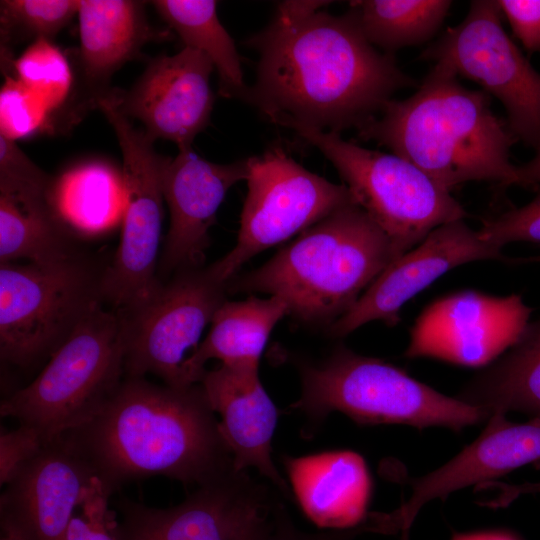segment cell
Returning <instances> with one entry per match:
<instances>
[{
	"instance_id": "37",
	"label": "cell",
	"mask_w": 540,
	"mask_h": 540,
	"mask_svg": "<svg viewBox=\"0 0 540 540\" xmlns=\"http://www.w3.org/2000/svg\"><path fill=\"white\" fill-rule=\"evenodd\" d=\"M540 184V150L533 159L517 166V185L528 187Z\"/></svg>"
},
{
	"instance_id": "41",
	"label": "cell",
	"mask_w": 540,
	"mask_h": 540,
	"mask_svg": "<svg viewBox=\"0 0 540 540\" xmlns=\"http://www.w3.org/2000/svg\"><path fill=\"white\" fill-rule=\"evenodd\" d=\"M409 529L410 526H404L401 531V540H409Z\"/></svg>"
},
{
	"instance_id": "40",
	"label": "cell",
	"mask_w": 540,
	"mask_h": 540,
	"mask_svg": "<svg viewBox=\"0 0 540 540\" xmlns=\"http://www.w3.org/2000/svg\"><path fill=\"white\" fill-rule=\"evenodd\" d=\"M0 540H23V539L13 533L1 532Z\"/></svg>"
},
{
	"instance_id": "25",
	"label": "cell",
	"mask_w": 540,
	"mask_h": 540,
	"mask_svg": "<svg viewBox=\"0 0 540 540\" xmlns=\"http://www.w3.org/2000/svg\"><path fill=\"white\" fill-rule=\"evenodd\" d=\"M50 194L0 193V263H50L79 251Z\"/></svg>"
},
{
	"instance_id": "42",
	"label": "cell",
	"mask_w": 540,
	"mask_h": 540,
	"mask_svg": "<svg viewBox=\"0 0 540 540\" xmlns=\"http://www.w3.org/2000/svg\"><path fill=\"white\" fill-rule=\"evenodd\" d=\"M531 260H533V261H537V262H540V256H538V257H534V258H532Z\"/></svg>"
},
{
	"instance_id": "1",
	"label": "cell",
	"mask_w": 540,
	"mask_h": 540,
	"mask_svg": "<svg viewBox=\"0 0 540 540\" xmlns=\"http://www.w3.org/2000/svg\"><path fill=\"white\" fill-rule=\"evenodd\" d=\"M327 1H284L270 24L245 45L257 51L256 80L245 102L280 126L339 133L377 116L414 80L392 54L379 52L345 13Z\"/></svg>"
},
{
	"instance_id": "30",
	"label": "cell",
	"mask_w": 540,
	"mask_h": 540,
	"mask_svg": "<svg viewBox=\"0 0 540 540\" xmlns=\"http://www.w3.org/2000/svg\"><path fill=\"white\" fill-rule=\"evenodd\" d=\"M12 76L43 101L51 116L66 102L73 82L68 57L50 39L31 42L15 59Z\"/></svg>"
},
{
	"instance_id": "10",
	"label": "cell",
	"mask_w": 540,
	"mask_h": 540,
	"mask_svg": "<svg viewBox=\"0 0 540 540\" xmlns=\"http://www.w3.org/2000/svg\"><path fill=\"white\" fill-rule=\"evenodd\" d=\"M248 192L235 246L209 268L224 282L258 253L356 203L345 184L305 169L278 144L247 158Z\"/></svg>"
},
{
	"instance_id": "4",
	"label": "cell",
	"mask_w": 540,
	"mask_h": 540,
	"mask_svg": "<svg viewBox=\"0 0 540 540\" xmlns=\"http://www.w3.org/2000/svg\"><path fill=\"white\" fill-rule=\"evenodd\" d=\"M398 257L384 231L351 203L302 231L259 268L230 279L227 291L277 296L295 319L330 326Z\"/></svg>"
},
{
	"instance_id": "19",
	"label": "cell",
	"mask_w": 540,
	"mask_h": 540,
	"mask_svg": "<svg viewBox=\"0 0 540 540\" xmlns=\"http://www.w3.org/2000/svg\"><path fill=\"white\" fill-rule=\"evenodd\" d=\"M243 472L232 471L198 486L181 503L157 508L120 498L118 540H232L249 522L266 512Z\"/></svg>"
},
{
	"instance_id": "5",
	"label": "cell",
	"mask_w": 540,
	"mask_h": 540,
	"mask_svg": "<svg viewBox=\"0 0 540 540\" xmlns=\"http://www.w3.org/2000/svg\"><path fill=\"white\" fill-rule=\"evenodd\" d=\"M124 328L118 310L92 311L37 377L0 404L2 417L34 430L44 443L91 421L124 379Z\"/></svg>"
},
{
	"instance_id": "24",
	"label": "cell",
	"mask_w": 540,
	"mask_h": 540,
	"mask_svg": "<svg viewBox=\"0 0 540 540\" xmlns=\"http://www.w3.org/2000/svg\"><path fill=\"white\" fill-rule=\"evenodd\" d=\"M457 398L490 416L516 411L540 419V317L530 321L508 352L475 376Z\"/></svg>"
},
{
	"instance_id": "22",
	"label": "cell",
	"mask_w": 540,
	"mask_h": 540,
	"mask_svg": "<svg viewBox=\"0 0 540 540\" xmlns=\"http://www.w3.org/2000/svg\"><path fill=\"white\" fill-rule=\"evenodd\" d=\"M285 463L293 493L315 525L343 529L365 519L372 483L362 456L337 450L287 458Z\"/></svg>"
},
{
	"instance_id": "29",
	"label": "cell",
	"mask_w": 540,
	"mask_h": 540,
	"mask_svg": "<svg viewBox=\"0 0 540 540\" xmlns=\"http://www.w3.org/2000/svg\"><path fill=\"white\" fill-rule=\"evenodd\" d=\"M80 0H1V60H10L12 47L50 39L78 14Z\"/></svg>"
},
{
	"instance_id": "36",
	"label": "cell",
	"mask_w": 540,
	"mask_h": 540,
	"mask_svg": "<svg viewBox=\"0 0 540 540\" xmlns=\"http://www.w3.org/2000/svg\"><path fill=\"white\" fill-rule=\"evenodd\" d=\"M513 33L530 53H540V0H499Z\"/></svg>"
},
{
	"instance_id": "6",
	"label": "cell",
	"mask_w": 540,
	"mask_h": 540,
	"mask_svg": "<svg viewBox=\"0 0 540 540\" xmlns=\"http://www.w3.org/2000/svg\"><path fill=\"white\" fill-rule=\"evenodd\" d=\"M301 396L293 405L310 419L339 411L361 424L446 427L459 431L490 418L383 360L340 347L324 362L300 366Z\"/></svg>"
},
{
	"instance_id": "20",
	"label": "cell",
	"mask_w": 540,
	"mask_h": 540,
	"mask_svg": "<svg viewBox=\"0 0 540 540\" xmlns=\"http://www.w3.org/2000/svg\"><path fill=\"white\" fill-rule=\"evenodd\" d=\"M538 460L540 419L515 423L503 414H494L474 442L438 469L412 481V493L406 503L385 514L387 526L391 531L411 526L427 502Z\"/></svg>"
},
{
	"instance_id": "3",
	"label": "cell",
	"mask_w": 540,
	"mask_h": 540,
	"mask_svg": "<svg viewBox=\"0 0 540 540\" xmlns=\"http://www.w3.org/2000/svg\"><path fill=\"white\" fill-rule=\"evenodd\" d=\"M411 162L451 191L469 181L517 185L510 149L517 141L491 109L484 91L470 90L446 64L436 62L418 90L389 100L380 116L357 129Z\"/></svg>"
},
{
	"instance_id": "17",
	"label": "cell",
	"mask_w": 540,
	"mask_h": 540,
	"mask_svg": "<svg viewBox=\"0 0 540 540\" xmlns=\"http://www.w3.org/2000/svg\"><path fill=\"white\" fill-rule=\"evenodd\" d=\"M94 474L67 433L45 443L4 486L1 532L23 540H65Z\"/></svg>"
},
{
	"instance_id": "11",
	"label": "cell",
	"mask_w": 540,
	"mask_h": 540,
	"mask_svg": "<svg viewBox=\"0 0 540 540\" xmlns=\"http://www.w3.org/2000/svg\"><path fill=\"white\" fill-rule=\"evenodd\" d=\"M497 1L475 0L464 20L449 27L421 58L448 65L478 83L506 109L517 140L540 150V73L502 27Z\"/></svg>"
},
{
	"instance_id": "9",
	"label": "cell",
	"mask_w": 540,
	"mask_h": 540,
	"mask_svg": "<svg viewBox=\"0 0 540 540\" xmlns=\"http://www.w3.org/2000/svg\"><path fill=\"white\" fill-rule=\"evenodd\" d=\"M114 129L122 152L125 210L120 242L103 277L104 302L114 310L135 308L160 286L158 255L162 238V176L168 157L154 140L133 126L110 96L98 106Z\"/></svg>"
},
{
	"instance_id": "7",
	"label": "cell",
	"mask_w": 540,
	"mask_h": 540,
	"mask_svg": "<svg viewBox=\"0 0 540 540\" xmlns=\"http://www.w3.org/2000/svg\"><path fill=\"white\" fill-rule=\"evenodd\" d=\"M106 266L78 252L50 263H0V357L19 368L53 353L104 305Z\"/></svg>"
},
{
	"instance_id": "14",
	"label": "cell",
	"mask_w": 540,
	"mask_h": 540,
	"mask_svg": "<svg viewBox=\"0 0 540 540\" xmlns=\"http://www.w3.org/2000/svg\"><path fill=\"white\" fill-rule=\"evenodd\" d=\"M532 311L518 294L498 297L474 290L450 294L416 319L405 356L467 367L489 365L518 341Z\"/></svg>"
},
{
	"instance_id": "12",
	"label": "cell",
	"mask_w": 540,
	"mask_h": 540,
	"mask_svg": "<svg viewBox=\"0 0 540 540\" xmlns=\"http://www.w3.org/2000/svg\"><path fill=\"white\" fill-rule=\"evenodd\" d=\"M227 285L209 266L185 269L162 281L141 305L118 310L124 328V377L153 374L166 385L185 387L186 354L198 347L205 327L226 301Z\"/></svg>"
},
{
	"instance_id": "34",
	"label": "cell",
	"mask_w": 540,
	"mask_h": 540,
	"mask_svg": "<svg viewBox=\"0 0 540 540\" xmlns=\"http://www.w3.org/2000/svg\"><path fill=\"white\" fill-rule=\"evenodd\" d=\"M478 232L500 248L519 241L540 243V192L528 204L485 220Z\"/></svg>"
},
{
	"instance_id": "23",
	"label": "cell",
	"mask_w": 540,
	"mask_h": 540,
	"mask_svg": "<svg viewBox=\"0 0 540 540\" xmlns=\"http://www.w3.org/2000/svg\"><path fill=\"white\" fill-rule=\"evenodd\" d=\"M285 315L288 307L277 296L226 300L215 313L204 341L182 364L183 385L199 383L205 364L211 359H218L223 365H259L273 328Z\"/></svg>"
},
{
	"instance_id": "21",
	"label": "cell",
	"mask_w": 540,
	"mask_h": 540,
	"mask_svg": "<svg viewBox=\"0 0 540 540\" xmlns=\"http://www.w3.org/2000/svg\"><path fill=\"white\" fill-rule=\"evenodd\" d=\"M259 365H223L205 370L199 384L215 413L219 430L232 456L235 472L253 467L287 492L271 458L278 411L264 389Z\"/></svg>"
},
{
	"instance_id": "31",
	"label": "cell",
	"mask_w": 540,
	"mask_h": 540,
	"mask_svg": "<svg viewBox=\"0 0 540 540\" xmlns=\"http://www.w3.org/2000/svg\"><path fill=\"white\" fill-rule=\"evenodd\" d=\"M51 112L15 76H6L0 90V135L16 141L47 132Z\"/></svg>"
},
{
	"instance_id": "16",
	"label": "cell",
	"mask_w": 540,
	"mask_h": 540,
	"mask_svg": "<svg viewBox=\"0 0 540 540\" xmlns=\"http://www.w3.org/2000/svg\"><path fill=\"white\" fill-rule=\"evenodd\" d=\"M505 259L502 248L482 239L464 219L443 224L392 262L355 305L329 326V333L343 337L376 320L394 326L402 306L446 272L469 262Z\"/></svg>"
},
{
	"instance_id": "38",
	"label": "cell",
	"mask_w": 540,
	"mask_h": 540,
	"mask_svg": "<svg viewBox=\"0 0 540 540\" xmlns=\"http://www.w3.org/2000/svg\"><path fill=\"white\" fill-rule=\"evenodd\" d=\"M266 512L244 526L232 540H267Z\"/></svg>"
},
{
	"instance_id": "18",
	"label": "cell",
	"mask_w": 540,
	"mask_h": 540,
	"mask_svg": "<svg viewBox=\"0 0 540 540\" xmlns=\"http://www.w3.org/2000/svg\"><path fill=\"white\" fill-rule=\"evenodd\" d=\"M248 161L229 164L207 161L192 148L168 157L162 189L170 213V225L163 240L158 273L202 267L210 244L209 229L229 189L247 180ZM159 277V275H158Z\"/></svg>"
},
{
	"instance_id": "2",
	"label": "cell",
	"mask_w": 540,
	"mask_h": 540,
	"mask_svg": "<svg viewBox=\"0 0 540 540\" xmlns=\"http://www.w3.org/2000/svg\"><path fill=\"white\" fill-rule=\"evenodd\" d=\"M66 433L109 497L151 476L200 486L234 471L199 383L175 387L124 377L91 421Z\"/></svg>"
},
{
	"instance_id": "15",
	"label": "cell",
	"mask_w": 540,
	"mask_h": 540,
	"mask_svg": "<svg viewBox=\"0 0 540 540\" xmlns=\"http://www.w3.org/2000/svg\"><path fill=\"white\" fill-rule=\"evenodd\" d=\"M214 69L207 56L184 46L172 56L150 60L130 89L115 87L110 98L122 115L139 120L154 141L174 142L179 150L191 148L210 123Z\"/></svg>"
},
{
	"instance_id": "27",
	"label": "cell",
	"mask_w": 540,
	"mask_h": 540,
	"mask_svg": "<svg viewBox=\"0 0 540 540\" xmlns=\"http://www.w3.org/2000/svg\"><path fill=\"white\" fill-rule=\"evenodd\" d=\"M161 18L186 47L203 53L219 76V94L246 100L241 60L235 43L218 19L214 0H156L151 2Z\"/></svg>"
},
{
	"instance_id": "13",
	"label": "cell",
	"mask_w": 540,
	"mask_h": 540,
	"mask_svg": "<svg viewBox=\"0 0 540 540\" xmlns=\"http://www.w3.org/2000/svg\"><path fill=\"white\" fill-rule=\"evenodd\" d=\"M145 4L134 0H80V45L69 60L72 87L64 105L51 116L47 132L70 131L112 93L113 75L139 58L145 44L171 38L168 31L149 23Z\"/></svg>"
},
{
	"instance_id": "32",
	"label": "cell",
	"mask_w": 540,
	"mask_h": 540,
	"mask_svg": "<svg viewBox=\"0 0 540 540\" xmlns=\"http://www.w3.org/2000/svg\"><path fill=\"white\" fill-rule=\"evenodd\" d=\"M109 498L94 477L82 493L81 514L73 516L65 540H118L117 513L109 508Z\"/></svg>"
},
{
	"instance_id": "8",
	"label": "cell",
	"mask_w": 540,
	"mask_h": 540,
	"mask_svg": "<svg viewBox=\"0 0 540 540\" xmlns=\"http://www.w3.org/2000/svg\"><path fill=\"white\" fill-rule=\"evenodd\" d=\"M333 164L356 203L384 231L401 256L437 227L468 214L420 168L395 155L363 148L339 133L289 124Z\"/></svg>"
},
{
	"instance_id": "26",
	"label": "cell",
	"mask_w": 540,
	"mask_h": 540,
	"mask_svg": "<svg viewBox=\"0 0 540 540\" xmlns=\"http://www.w3.org/2000/svg\"><path fill=\"white\" fill-rule=\"evenodd\" d=\"M51 200L76 236L98 234L123 219V174L100 160L78 163L54 177Z\"/></svg>"
},
{
	"instance_id": "39",
	"label": "cell",
	"mask_w": 540,
	"mask_h": 540,
	"mask_svg": "<svg viewBox=\"0 0 540 540\" xmlns=\"http://www.w3.org/2000/svg\"><path fill=\"white\" fill-rule=\"evenodd\" d=\"M451 540H520L505 530H488L469 533H455Z\"/></svg>"
},
{
	"instance_id": "35",
	"label": "cell",
	"mask_w": 540,
	"mask_h": 540,
	"mask_svg": "<svg viewBox=\"0 0 540 540\" xmlns=\"http://www.w3.org/2000/svg\"><path fill=\"white\" fill-rule=\"evenodd\" d=\"M45 443L31 428L18 425L0 433V485L5 486Z\"/></svg>"
},
{
	"instance_id": "33",
	"label": "cell",
	"mask_w": 540,
	"mask_h": 540,
	"mask_svg": "<svg viewBox=\"0 0 540 540\" xmlns=\"http://www.w3.org/2000/svg\"><path fill=\"white\" fill-rule=\"evenodd\" d=\"M54 177L39 168L17 145L0 135V192L50 194Z\"/></svg>"
},
{
	"instance_id": "28",
	"label": "cell",
	"mask_w": 540,
	"mask_h": 540,
	"mask_svg": "<svg viewBox=\"0 0 540 540\" xmlns=\"http://www.w3.org/2000/svg\"><path fill=\"white\" fill-rule=\"evenodd\" d=\"M452 5L447 0H360L346 12L365 39L392 54L429 41Z\"/></svg>"
}]
</instances>
